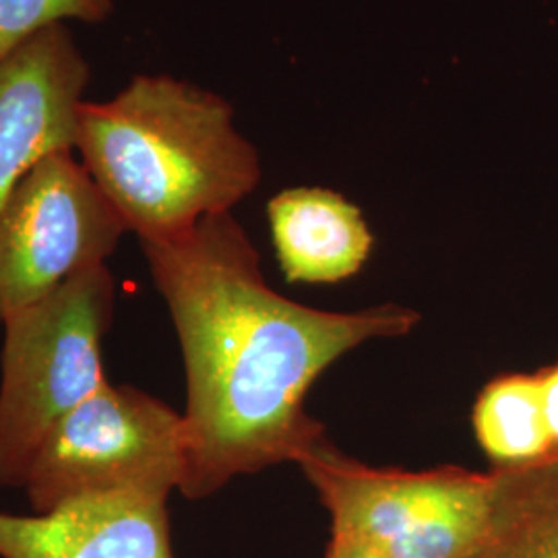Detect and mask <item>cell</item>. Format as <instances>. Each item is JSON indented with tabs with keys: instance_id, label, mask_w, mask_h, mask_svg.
Instances as JSON below:
<instances>
[{
	"instance_id": "1",
	"label": "cell",
	"mask_w": 558,
	"mask_h": 558,
	"mask_svg": "<svg viewBox=\"0 0 558 558\" xmlns=\"http://www.w3.org/2000/svg\"><path fill=\"white\" fill-rule=\"evenodd\" d=\"M141 251L184 362L186 474L179 493L189 500L296 463L327 435L304 405L320 375L362 343L410 336L422 319L396 302L331 313L281 296L232 211L177 239L141 242Z\"/></svg>"
},
{
	"instance_id": "2",
	"label": "cell",
	"mask_w": 558,
	"mask_h": 558,
	"mask_svg": "<svg viewBox=\"0 0 558 558\" xmlns=\"http://www.w3.org/2000/svg\"><path fill=\"white\" fill-rule=\"evenodd\" d=\"M75 149L140 242L230 214L260 182L259 154L234 108L170 75H135L108 100H85Z\"/></svg>"
},
{
	"instance_id": "3",
	"label": "cell",
	"mask_w": 558,
	"mask_h": 558,
	"mask_svg": "<svg viewBox=\"0 0 558 558\" xmlns=\"http://www.w3.org/2000/svg\"><path fill=\"white\" fill-rule=\"evenodd\" d=\"M117 311L108 265L85 269L2 327L0 488H23L41 442L101 389V345Z\"/></svg>"
},
{
	"instance_id": "4",
	"label": "cell",
	"mask_w": 558,
	"mask_h": 558,
	"mask_svg": "<svg viewBox=\"0 0 558 558\" xmlns=\"http://www.w3.org/2000/svg\"><path fill=\"white\" fill-rule=\"evenodd\" d=\"M331 521V536L387 558H470L486 532L495 474L461 465L375 468L327 435L296 461Z\"/></svg>"
},
{
	"instance_id": "5",
	"label": "cell",
	"mask_w": 558,
	"mask_h": 558,
	"mask_svg": "<svg viewBox=\"0 0 558 558\" xmlns=\"http://www.w3.org/2000/svg\"><path fill=\"white\" fill-rule=\"evenodd\" d=\"M186 474L184 418L172 405L110 380L60 420L25 480L32 513L77 500L170 499Z\"/></svg>"
},
{
	"instance_id": "6",
	"label": "cell",
	"mask_w": 558,
	"mask_h": 558,
	"mask_svg": "<svg viewBox=\"0 0 558 558\" xmlns=\"http://www.w3.org/2000/svg\"><path fill=\"white\" fill-rule=\"evenodd\" d=\"M126 232L73 151L41 161L0 209V331L64 281L104 265Z\"/></svg>"
},
{
	"instance_id": "7",
	"label": "cell",
	"mask_w": 558,
	"mask_h": 558,
	"mask_svg": "<svg viewBox=\"0 0 558 558\" xmlns=\"http://www.w3.org/2000/svg\"><path fill=\"white\" fill-rule=\"evenodd\" d=\"M89 75L66 25L0 60V209L41 161L75 149Z\"/></svg>"
},
{
	"instance_id": "8",
	"label": "cell",
	"mask_w": 558,
	"mask_h": 558,
	"mask_svg": "<svg viewBox=\"0 0 558 558\" xmlns=\"http://www.w3.org/2000/svg\"><path fill=\"white\" fill-rule=\"evenodd\" d=\"M0 558H177L168 500L117 495L48 513L0 511Z\"/></svg>"
},
{
	"instance_id": "9",
	"label": "cell",
	"mask_w": 558,
	"mask_h": 558,
	"mask_svg": "<svg viewBox=\"0 0 558 558\" xmlns=\"http://www.w3.org/2000/svg\"><path fill=\"white\" fill-rule=\"evenodd\" d=\"M281 274L292 283L354 278L373 253V232L354 203L319 186L286 189L267 203Z\"/></svg>"
},
{
	"instance_id": "10",
	"label": "cell",
	"mask_w": 558,
	"mask_h": 558,
	"mask_svg": "<svg viewBox=\"0 0 558 558\" xmlns=\"http://www.w3.org/2000/svg\"><path fill=\"white\" fill-rule=\"evenodd\" d=\"M490 470L493 509L470 558H558V451L518 468Z\"/></svg>"
},
{
	"instance_id": "11",
	"label": "cell",
	"mask_w": 558,
	"mask_h": 558,
	"mask_svg": "<svg viewBox=\"0 0 558 558\" xmlns=\"http://www.w3.org/2000/svg\"><path fill=\"white\" fill-rule=\"evenodd\" d=\"M472 424L493 468H518L557 453L536 373H507L488 380L474 403Z\"/></svg>"
},
{
	"instance_id": "12",
	"label": "cell",
	"mask_w": 558,
	"mask_h": 558,
	"mask_svg": "<svg viewBox=\"0 0 558 558\" xmlns=\"http://www.w3.org/2000/svg\"><path fill=\"white\" fill-rule=\"evenodd\" d=\"M114 7L117 0H0V60L48 27L66 21L96 25Z\"/></svg>"
},
{
	"instance_id": "13",
	"label": "cell",
	"mask_w": 558,
	"mask_h": 558,
	"mask_svg": "<svg viewBox=\"0 0 558 558\" xmlns=\"http://www.w3.org/2000/svg\"><path fill=\"white\" fill-rule=\"evenodd\" d=\"M536 375L539 380V396L544 405L546 426L558 451V362L539 368Z\"/></svg>"
},
{
	"instance_id": "14",
	"label": "cell",
	"mask_w": 558,
	"mask_h": 558,
	"mask_svg": "<svg viewBox=\"0 0 558 558\" xmlns=\"http://www.w3.org/2000/svg\"><path fill=\"white\" fill-rule=\"evenodd\" d=\"M323 558H387L385 555H380L377 550L359 544V542H352V539L336 538L331 536L329 544L325 548V557Z\"/></svg>"
}]
</instances>
